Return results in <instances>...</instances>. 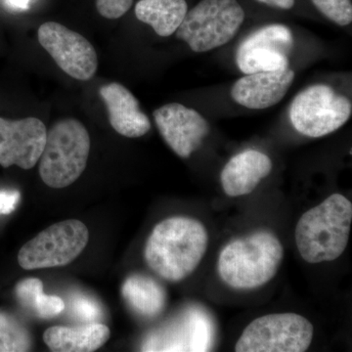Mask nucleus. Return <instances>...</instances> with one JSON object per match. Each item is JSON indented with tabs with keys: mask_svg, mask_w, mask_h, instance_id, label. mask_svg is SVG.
<instances>
[{
	"mask_svg": "<svg viewBox=\"0 0 352 352\" xmlns=\"http://www.w3.org/2000/svg\"><path fill=\"white\" fill-rule=\"evenodd\" d=\"M90 151L89 134L82 122L60 120L51 127L39 159V175L51 188L68 187L82 175Z\"/></svg>",
	"mask_w": 352,
	"mask_h": 352,
	"instance_id": "obj_4",
	"label": "nucleus"
},
{
	"mask_svg": "<svg viewBox=\"0 0 352 352\" xmlns=\"http://www.w3.org/2000/svg\"><path fill=\"white\" fill-rule=\"evenodd\" d=\"M20 193L18 191L0 192V214H9L19 203Z\"/></svg>",
	"mask_w": 352,
	"mask_h": 352,
	"instance_id": "obj_25",
	"label": "nucleus"
},
{
	"mask_svg": "<svg viewBox=\"0 0 352 352\" xmlns=\"http://www.w3.org/2000/svg\"><path fill=\"white\" fill-rule=\"evenodd\" d=\"M110 335L107 326L96 322L78 327H51L44 332L43 340L52 351L91 352L103 346Z\"/></svg>",
	"mask_w": 352,
	"mask_h": 352,
	"instance_id": "obj_17",
	"label": "nucleus"
},
{
	"mask_svg": "<svg viewBox=\"0 0 352 352\" xmlns=\"http://www.w3.org/2000/svg\"><path fill=\"white\" fill-rule=\"evenodd\" d=\"M351 113V101L324 83L310 85L298 92L289 111L294 129L311 138L337 131L349 122Z\"/></svg>",
	"mask_w": 352,
	"mask_h": 352,
	"instance_id": "obj_6",
	"label": "nucleus"
},
{
	"mask_svg": "<svg viewBox=\"0 0 352 352\" xmlns=\"http://www.w3.org/2000/svg\"><path fill=\"white\" fill-rule=\"evenodd\" d=\"M32 349L28 329L12 314L0 311V352H23Z\"/></svg>",
	"mask_w": 352,
	"mask_h": 352,
	"instance_id": "obj_21",
	"label": "nucleus"
},
{
	"mask_svg": "<svg viewBox=\"0 0 352 352\" xmlns=\"http://www.w3.org/2000/svg\"><path fill=\"white\" fill-rule=\"evenodd\" d=\"M295 78V72L289 68L248 74L234 83L231 97L240 106L252 110L273 107L283 100Z\"/></svg>",
	"mask_w": 352,
	"mask_h": 352,
	"instance_id": "obj_13",
	"label": "nucleus"
},
{
	"mask_svg": "<svg viewBox=\"0 0 352 352\" xmlns=\"http://www.w3.org/2000/svg\"><path fill=\"white\" fill-rule=\"evenodd\" d=\"M258 1L273 8L283 9V10H289L295 6L296 3V0H258Z\"/></svg>",
	"mask_w": 352,
	"mask_h": 352,
	"instance_id": "obj_26",
	"label": "nucleus"
},
{
	"mask_svg": "<svg viewBox=\"0 0 352 352\" xmlns=\"http://www.w3.org/2000/svg\"><path fill=\"white\" fill-rule=\"evenodd\" d=\"M187 11L186 0H139L135 6L136 18L163 38L175 34Z\"/></svg>",
	"mask_w": 352,
	"mask_h": 352,
	"instance_id": "obj_19",
	"label": "nucleus"
},
{
	"mask_svg": "<svg viewBox=\"0 0 352 352\" xmlns=\"http://www.w3.org/2000/svg\"><path fill=\"white\" fill-rule=\"evenodd\" d=\"M245 14L237 0H201L175 32L190 50L205 53L226 45L235 38Z\"/></svg>",
	"mask_w": 352,
	"mask_h": 352,
	"instance_id": "obj_5",
	"label": "nucleus"
},
{
	"mask_svg": "<svg viewBox=\"0 0 352 352\" xmlns=\"http://www.w3.org/2000/svg\"><path fill=\"white\" fill-rule=\"evenodd\" d=\"M122 295L129 307L144 318H155L164 311L166 293L152 278L135 274L122 285Z\"/></svg>",
	"mask_w": 352,
	"mask_h": 352,
	"instance_id": "obj_18",
	"label": "nucleus"
},
{
	"mask_svg": "<svg viewBox=\"0 0 352 352\" xmlns=\"http://www.w3.org/2000/svg\"><path fill=\"white\" fill-rule=\"evenodd\" d=\"M272 161L258 150H245L235 155L224 166L220 175L223 191L229 197L251 194L272 171Z\"/></svg>",
	"mask_w": 352,
	"mask_h": 352,
	"instance_id": "obj_16",
	"label": "nucleus"
},
{
	"mask_svg": "<svg viewBox=\"0 0 352 352\" xmlns=\"http://www.w3.org/2000/svg\"><path fill=\"white\" fill-rule=\"evenodd\" d=\"M47 131L36 118L12 120L0 118V164L34 168L43 154Z\"/></svg>",
	"mask_w": 352,
	"mask_h": 352,
	"instance_id": "obj_12",
	"label": "nucleus"
},
{
	"mask_svg": "<svg viewBox=\"0 0 352 352\" xmlns=\"http://www.w3.org/2000/svg\"><path fill=\"white\" fill-rule=\"evenodd\" d=\"M351 222V201L340 194L310 208L296 227V244L302 258L312 264L339 258L349 244Z\"/></svg>",
	"mask_w": 352,
	"mask_h": 352,
	"instance_id": "obj_2",
	"label": "nucleus"
},
{
	"mask_svg": "<svg viewBox=\"0 0 352 352\" xmlns=\"http://www.w3.org/2000/svg\"><path fill=\"white\" fill-rule=\"evenodd\" d=\"M208 234L199 220L170 217L157 223L144 249L146 263L166 281L186 279L200 265L207 252Z\"/></svg>",
	"mask_w": 352,
	"mask_h": 352,
	"instance_id": "obj_1",
	"label": "nucleus"
},
{
	"mask_svg": "<svg viewBox=\"0 0 352 352\" xmlns=\"http://www.w3.org/2000/svg\"><path fill=\"white\" fill-rule=\"evenodd\" d=\"M31 0H9V3L15 8L27 9Z\"/></svg>",
	"mask_w": 352,
	"mask_h": 352,
	"instance_id": "obj_27",
	"label": "nucleus"
},
{
	"mask_svg": "<svg viewBox=\"0 0 352 352\" xmlns=\"http://www.w3.org/2000/svg\"><path fill=\"white\" fill-rule=\"evenodd\" d=\"M311 1L326 18L335 24L342 27L351 24V0H311Z\"/></svg>",
	"mask_w": 352,
	"mask_h": 352,
	"instance_id": "obj_23",
	"label": "nucleus"
},
{
	"mask_svg": "<svg viewBox=\"0 0 352 352\" xmlns=\"http://www.w3.org/2000/svg\"><path fill=\"white\" fill-rule=\"evenodd\" d=\"M69 314L72 318L83 324L96 323L103 315L100 305L82 294H75L69 298Z\"/></svg>",
	"mask_w": 352,
	"mask_h": 352,
	"instance_id": "obj_22",
	"label": "nucleus"
},
{
	"mask_svg": "<svg viewBox=\"0 0 352 352\" xmlns=\"http://www.w3.org/2000/svg\"><path fill=\"white\" fill-rule=\"evenodd\" d=\"M284 258L279 238L261 230L231 241L220 252L217 270L222 281L236 289H254L270 282Z\"/></svg>",
	"mask_w": 352,
	"mask_h": 352,
	"instance_id": "obj_3",
	"label": "nucleus"
},
{
	"mask_svg": "<svg viewBox=\"0 0 352 352\" xmlns=\"http://www.w3.org/2000/svg\"><path fill=\"white\" fill-rule=\"evenodd\" d=\"M294 41L293 32L287 25L272 24L259 28L238 46V69L245 75L288 69Z\"/></svg>",
	"mask_w": 352,
	"mask_h": 352,
	"instance_id": "obj_9",
	"label": "nucleus"
},
{
	"mask_svg": "<svg viewBox=\"0 0 352 352\" xmlns=\"http://www.w3.org/2000/svg\"><path fill=\"white\" fill-rule=\"evenodd\" d=\"M38 36L41 45L67 75L78 80L94 78L98 67L96 51L82 34L47 22L39 27Z\"/></svg>",
	"mask_w": 352,
	"mask_h": 352,
	"instance_id": "obj_10",
	"label": "nucleus"
},
{
	"mask_svg": "<svg viewBox=\"0 0 352 352\" xmlns=\"http://www.w3.org/2000/svg\"><path fill=\"white\" fill-rule=\"evenodd\" d=\"M88 238L87 227L80 220L58 222L23 245L18 263L25 270L67 265L82 254Z\"/></svg>",
	"mask_w": 352,
	"mask_h": 352,
	"instance_id": "obj_8",
	"label": "nucleus"
},
{
	"mask_svg": "<svg viewBox=\"0 0 352 352\" xmlns=\"http://www.w3.org/2000/svg\"><path fill=\"white\" fill-rule=\"evenodd\" d=\"M15 293L20 305L39 318H53L65 309V302L61 298L43 293V282L38 278H29L19 282Z\"/></svg>",
	"mask_w": 352,
	"mask_h": 352,
	"instance_id": "obj_20",
	"label": "nucleus"
},
{
	"mask_svg": "<svg viewBox=\"0 0 352 352\" xmlns=\"http://www.w3.org/2000/svg\"><path fill=\"white\" fill-rule=\"evenodd\" d=\"M99 94L107 107L111 126L120 135L138 138L151 129L149 118L141 111L135 96L124 85L108 83L100 88Z\"/></svg>",
	"mask_w": 352,
	"mask_h": 352,
	"instance_id": "obj_15",
	"label": "nucleus"
},
{
	"mask_svg": "<svg viewBox=\"0 0 352 352\" xmlns=\"http://www.w3.org/2000/svg\"><path fill=\"white\" fill-rule=\"evenodd\" d=\"M133 0H96L98 13L107 19H119L131 8Z\"/></svg>",
	"mask_w": 352,
	"mask_h": 352,
	"instance_id": "obj_24",
	"label": "nucleus"
},
{
	"mask_svg": "<svg viewBox=\"0 0 352 352\" xmlns=\"http://www.w3.org/2000/svg\"><path fill=\"white\" fill-rule=\"evenodd\" d=\"M153 115L162 138L182 159H188L196 152L210 133L207 120L194 109L182 104H166Z\"/></svg>",
	"mask_w": 352,
	"mask_h": 352,
	"instance_id": "obj_11",
	"label": "nucleus"
},
{
	"mask_svg": "<svg viewBox=\"0 0 352 352\" xmlns=\"http://www.w3.org/2000/svg\"><path fill=\"white\" fill-rule=\"evenodd\" d=\"M314 325L302 315L268 314L254 319L242 333L237 352H303L314 340Z\"/></svg>",
	"mask_w": 352,
	"mask_h": 352,
	"instance_id": "obj_7",
	"label": "nucleus"
},
{
	"mask_svg": "<svg viewBox=\"0 0 352 352\" xmlns=\"http://www.w3.org/2000/svg\"><path fill=\"white\" fill-rule=\"evenodd\" d=\"M185 325L171 326L161 336L150 338L143 346L147 351H207L212 342V325L207 315L200 310H192ZM160 335V333H157Z\"/></svg>",
	"mask_w": 352,
	"mask_h": 352,
	"instance_id": "obj_14",
	"label": "nucleus"
}]
</instances>
